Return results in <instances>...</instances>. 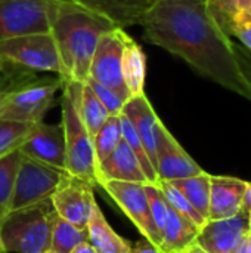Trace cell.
Masks as SVG:
<instances>
[{
	"label": "cell",
	"mask_w": 251,
	"mask_h": 253,
	"mask_svg": "<svg viewBox=\"0 0 251 253\" xmlns=\"http://www.w3.org/2000/svg\"><path fill=\"white\" fill-rule=\"evenodd\" d=\"M146 42L182 58L200 76L251 101V84L234 40L219 27L209 0H157L141 22Z\"/></svg>",
	"instance_id": "1"
},
{
	"label": "cell",
	"mask_w": 251,
	"mask_h": 253,
	"mask_svg": "<svg viewBox=\"0 0 251 253\" xmlns=\"http://www.w3.org/2000/svg\"><path fill=\"white\" fill-rule=\"evenodd\" d=\"M49 25L62 65V80L80 83L89 77L101 37L118 28L107 18L68 0H53Z\"/></svg>",
	"instance_id": "2"
},
{
	"label": "cell",
	"mask_w": 251,
	"mask_h": 253,
	"mask_svg": "<svg viewBox=\"0 0 251 253\" xmlns=\"http://www.w3.org/2000/svg\"><path fill=\"white\" fill-rule=\"evenodd\" d=\"M81 87L83 83L80 82H64L62 84L61 125L65 135L67 172L72 176L89 181L98 188V165L95 159L93 141L78 114V98Z\"/></svg>",
	"instance_id": "3"
},
{
	"label": "cell",
	"mask_w": 251,
	"mask_h": 253,
	"mask_svg": "<svg viewBox=\"0 0 251 253\" xmlns=\"http://www.w3.org/2000/svg\"><path fill=\"white\" fill-rule=\"evenodd\" d=\"M52 200L10 211L0 227V245L6 253H46L50 251Z\"/></svg>",
	"instance_id": "4"
},
{
	"label": "cell",
	"mask_w": 251,
	"mask_h": 253,
	"mask_svg": "<svg viewBox=\"0 0 251 253\" xmlns=\"http://www.w3.org/2000/svg\"><path fill=\"white\" fill-rule=\"evenodd\" d=\"M0 58L6 64L22 67L34 73H55L62 79V65L50 31L30 33L1 40Z\"/></svg>",
	"instance_id": "5"
},
{
	"label": "cell",
	"mask_w": 251,
	"mask_h": 253,
	"mask_svg": "<svg viewBox=\"0 0 251 253\" xmlns=\"http://www.w3.org/2000/svg\"><path fill=\"white\" fill-rule=\"evenodd\" d=\"M67 175V170L47 166L21 153L15 178L12 211L52 199L53 193L58 190Z\"/></svg>",
	"instance_id": "6"
},
{
	"label": "cell",
	"mask_w": 251,
	"mask_h": 253,
	"mask_svg": "<svg viewBox=\"0 0 251 253\" xmlns=\"http://www.w3.org/2000/svg\"><path fill=\"white\" fill-rule=\"evenodd\" d=\"M61 77H37L19 89L0 110V120H13L24 123L43 122L44 114L53 104L56 92L62 87Z\"/></svg>",
	"instance_id": "7"
},
{
	"label": "cell",
	"mask_w": 251,
	"mask_h": 253,
	"mask_svg": "<svg viewBox=\"0 0 251 253\" xmlns=\"http://www.w3.org/2000/svg\"><path fill=\"white\" fill-rule=\"evenodd\" d=\"M99 188H102L115 202V205L135 224V227L143 236V239H146L158 249H161V237L151 216L145 184L124 182V181H104L99 184Z\"/></svg>",
	"instance_id": "8"
},
{
	"label": "cell",
	"mask_w": 251,
	"mask_h": 253,
	"mask_svg": "<svg viewBox=\"0 0 251 253\" xmlns=\"http://www.w3.org/2000/svg\"><path fill=\"white\" fill-rule=\"evenodd\" d=\"M53 0H0V42L30 33H49Z\"/></svg>",
	"instance_id": "9"
},
{
	"label": "cell",
	"mask_w": 251,
	"mask_h": 253,
	"mask_svg": "<svg viewBox=\"0 0 251 253\" xmlns=\"http://www.w3.org/2000/svg\"><path fill=\"white\" fill-rule=\"evenodd\" d=\"M127 34L123 28H114L105 33L92 56L89 67V77L105 87L112 89L126 99H130V95L126 89L121 71L123 49Z\"/></svg>",
	"instance_id": "10"
},
{
	"label": "cell",
	"mask_w": 251,
	"mask_h": 253,
	"mask_svg": "<svg viewBox=\"0 0 251 253\" xmlns=\"http://www.w3.org/2000/svg\"><path fill=\"white\" fill-rule=\"evenodd\" d=\"M95 188L89 181L68 173L50 199L56 213L72 225L87 230L92 209L96 203Z\"/></svg>",
	"instance_id": "11"
},
{
	"label": "cell",
	"mask_w": 251,
	"mask_h": 253,
	"mask_svg": "<svg viewBox=\"0 0 251 253\" xmlns=\"http://www.w3.org/2000/svg\"><path fill=\"white\" fill-rule=\"evenodd\" d=\"M250 230V215L244 211L231 218L209 219L200 228L194 246L204 253H234Z\"/></svg>",
	"instance_id": "12"
},
{
	"label": "cell",
	"mask_w": 251,
	"mask_h": 253,
	"mask_svg": "<svg viewBox=\"0 0 251 253\" xmlns=\"http://www.w3.org/2000/svg\"><path fill=\"white\" fill-rule=\"evenodd\" d=\"M155 172L160 181H175L189 178L203 172L197 162L182 148L163 122L157 127Z\"/></svg>",
	"instance_id": "13"
},
{
	"label": "cell",
	"mask_w": 251,
	"mask_h": 253,
	"mask_svg": "<svg viewBox=\"0 0 251 253\" xmlns=\"http://www.w3.org/2000/svg\"><path fill=\"white\" fill-rule=\"evenodd\" d=\"M19 151L40 163L67 170V150L62 125H47L38 122L33 126L28 138L19 147Z\"/></svg>",
	"instance_id": "14"
},
{
	"label": "cell",
	"mask_w": 251,
	"mask_h": 253,
	"mask_svg": "<svg viewBox=\"0 0 251 253\" xmlns=\"http://www.w3.org/2000/svg\"><path fill=\"white\" fill-rule=\"evenodd\" d=\"M111 21L118 28L138 25L157 0H68Z\"/></svg>",
	"instance_id": "15"
},
{
	"label": "cell",
	"mask_w": 251,
	"mask_h": 253,
	"mask_svg": "<svg viewBox=\"0 0 251 253\" xmlns=\"http://www.w3.org/2000/svg\"><path fill=\"white\" fill-rule=\"evenodd\" d=\"M246 187L247 181L232 176L212 175L209 219H225L237 215L243 206V196Z\"/></svg>",
	"instance_id": "16"
},
{
	"label": "cell",
	"mask_w": 251,
	"mask_h": 253,
	"mask_svg": "<svg viewBox=\"0 0 251 253\" xmlns=\"http://www.w3.org/2000/svg\"><path fill=\"white\" fill-rule=\"evenodd\" d=\"M104 181H124L148 184L143 169L124 139L98 166V185Z\"/></svg>",
	"instance_id": "17"
},
{
	"label": "cell",
	"mask_w": 251,
	"mask_h": 253,
	"mask_svg": "<svg viewBox=\"0 0 251 253\" xmlns=\"http://www.w3.org/2000/svg\"><path fill=\"white\" fill-rule=\"evenodd\" d=\"M123 113L132 120L135 125L141 141L143 144V148L155 169V151H157V127L161 122L157 116L152 104L146 98L145 93H141L138 96H133L127 99Z\"/></svg>",
	"instance_id": "18"
},
{
	"label": "cell",
	"mask_w": 251,
	"mask_h": 253,
	"mask_svg": "<svg viewBox=\"0 0 251 253\" xmlns=\"http://www.w3.org/2000/svg\"><path fill=\"white\" fill-rule=\"evenodd\" d=\"M200 227L169 206L166 227L161 234V252L185 253L195 245Z\"/></svg>",
	"instance_id": "19"
},
{
	"label": "cell",
	"mask_w": 251,
	"mask_h": 253,
	"mask_svg": "<svg viewBox=\"0 0 251 253\" xmlns=\"http://www.w3.org/2000/svg\"><path fill=\"white\" fill-rule=\"evenodd\" d=\"M89 243L98 253H129L132 243L117 234L105 219L101 208L95 203L87 224Z\"/></svg>",
	"instance_id": "20"
},
{
	"label": "cell",
	"mask_w": 251,
	"mask_h": 253,
	"mask_svg": "<svg viewBox=\"0 0 251 253\" xmlns=\"http://www.w3.org/2000/svg\"><path fill=\"white\" fill-rule=\"evenodd\" d=\"M121 71L126 89L130 98L145 93V77H146V58L142 47L127 36L123 59H121Z\"/></svg>",
	"instance_id": "21"
},
{
	"label": "cell",
	"mask_w": 251,
	"mask_h": 253,
	"mask_svg": "<svg viewBox=\"0 0 251 253\" xmlns=\"http://www.w3.org/2000/svg\"><path fill=\"white\" fill-rule=\"evenodd\" d=\"M209 9L226 34L234 28L251 25V0H209Z\"/></svg>",
	"instance_id": "22"
},
{
	"label": "cell",
	"mask_w": 251,
	"mask_h": 253,
	"mask_svg": "<svg viewBox=\"0 0 251 253\" xmlns=\"http://www.w3.org/2000/svg\"><path fill=\"white\" fill-rule=\"evenodd\" d=\"M210 178L207 172L198 175L169 181L176 190H179L186 200L194 206V209L207 221L209 219V205H210Z\"/></svg>",
	"instance_id": "23"
},
{
	"label": "cell",
	"mask_w": 251,
	"mask_h": 253,
	"mask_svg": "<svg viewBox=\"0 0 251 253\" xmlns=\"http://www.w3.org/2000/svg\"><path fill=\"white\" fill-rule=\"evenodd\" d=\"M78 114L89 132V135L93 136L98 133V130L104 126V123L108 120L109 113L107 111V108L102 105V102L98 99V96L95 95V92L90 89V86L84 82L81 92H80V98H78Z\"/></svg>",
	"instance_id": "24"
},
{
	"label": "cell",
	"mask_w": 251,
	"mask_h": 253,
	"mask_svg": "<svg viewBox=\"0 0 251 253\" xmlns=\"http://www.w3.org/2000/svg\"><path fill=\"white\" fill-rule=\"evenodd\" d=\"M21 160V151L15 150L0 159V227L12 211L16 170ZM1 246V245H0Z\"/></svg>",
	"instance_id": "25"
},
{
	"label": "cell",
	"mask_w": 251,
	"mask_h": 253,
	"mask_svg": "<svg viewBox=\"0 0 251 253\" xmlns=\"http://www.w3.org/2000/svg\"><path fill=\"white\" fill-rule=\"evenodd\" d=\"M89 242L87 230L78 228L61 218L58 213L52 221V242L50 251L56 253H70L75 246Z\"/></svg>",
	"instance_id": "26"
},
{
	"label": "cell",
	"mask_w": 251,
	"mask_h": 253,
	"mask_svg": "<svg viewBox=\"0 0 251 253\" xmlns=\"http://www.w3.org/2000/svg\"><path fill=\"white\" fill-rule=\"evenodd\" d=\"M121 139H123V130H121L120 116H109L108 120L104 123V126L93 136V150H95V159L98 166L115 150V147L121 142Z\"/></svg>",
	"instance_id": "27"
},
{
	"label": "cell",
	"mask_w": 251,
	"mask_h": 253,
	"mask_svg": "<svg viewBox=\"0 0 251 253\" xmlns=\"http://www.w3.org/2000/svg\"><path fill=\"white\" fill-rule=\"evenodd\" d=\"M120 120H121V130H123V139L126 141V144L132 148V151L136 154L142 169H143V173L148 179L149 184H158V176H157V172L143 148V144L141 141V136L135 127V125L132 123V120L124 114L121 113L120 114Z\"/></svg>",
	"instance_id": "28"
},
{
	"label": "cell",
	"mask_w": 251,
	"mask_h": 253,
	"mask_svg": "<svg viewBox=\"0 0 251 253\" xmlns=\"http://www.w3.org/2000/svg\"><path fill=\"white\" fill-rule=\"evenodd\" d=\"M37 77L38 76L34 71L12 64H6V70L0 76V110L19 89H22Z\"/></svg>",
	"instance_id": "29"
},
{
	"label": "cell",
	"mask_w": 251,
	"mask_h": 253,
	"mask_svg": "<svg viewBox=\"0 0 251 253\" xmlns=\"http://www.w3.org/2000/svg\"><path fill=\"white\" fill-rule=\"evenodd\" d=\"M33 126V123L0 120V159L15 150H19L28 138Z\"/></svg>",
	"instance_id": "30"
},
{
	"label": "cell",
	"mask_w": 251,
	"mask_h": 253,
	"mask_svg": "<svg viewBox=\"0 0 251 253\" xmlns=\"http://www.w3.org/2000/svg\"><path fill=\"white\" fill-rule=\"evenodd\" d=\"M158 187H160V190H161V193H163V196L167 200V203H169L170 208H173L176 212H179L180 215H183L188 219H191L200 228L206 224V219L194 209V206L186 200V197L179 190H176L170 182L160 181L158 182Z\"/></svg>",
	"instance_id": "31"
},
{
	"label": "cell",
	"mask_w": 251,
	"mask_h": 253,
	"mask_svg": "<svg viewBox=\"0 0 251 253\" xmlns=\"http://www.w3.org/2000/svg\"><path fill=\"white\" fill-rule=\"evenodd\" d=\"M145 191L148 196V202H149V209H151V216L152 221L155 224V228L161 237L163 230L166 227V221H167V215H169V203L164 199L158 184H145Z\"/></svg>",
	"instance_id": "32"
},
{
	"label": "cell",
	"mask_w": 251,
	"mask_h": 253,
	"mask_svg": "<svg viewBox=\"0 0 251 253\" xmlns=\"http://www.w3.org/2000/svg\"><path fill=\"white\" fill-rule=\"evenodd\" d=\"M86 83L95 92V95L98 96V99L102 102V105L109 113V116H120L123 113V108H124L126 102H127L126 98H123L121 95H118L112 89L105 87V86H102L101 83H98V82H95L92 79H87Z\"/></svg>",
	"instance_id": "33"
},
{
	"label": "cell",
	"mask_w": 251,
	"mask_h": 253,
	"mask_svg": "<svg viewBox=\"0 0 251 253\" xmlns=\"http://www.w3.org/2000/svg\"><path fill=\"white\" fill-rule=\"evenodd\" d=\"M228 36L238 43L240 46H243L244 49H247L251 52V25H244V27H238L234 28L228 33Z\"/></svg>",
	"instance_id": "34"
},
{
	"label": "cell",
	"mask_w": 251,
	"mask_h": 253,
	"mask_svg": "<svg viewBox=\"0 0 251 253\" xmlns=\"http://www.w3.org/2000/svg\"><path fill=\"white\" fill-rule=\"evenodd\" d=\"M234 47H235V53L238 56L240 65L243 68V73H244L246 79L249 80V83L251 84V52H249L247 49H244L243 46H240L235 42H234Z\"/></svg>",
	"instance_id": "35"
},
{
	"label": "cell",
	"mask_w": 251,
	"mask_h": 253,
	"mask_svg": "<svg viewBox=\"0 0 251 253\" xmlns=\"http://www.w3.org/2000/svg\"><path fill=\"white\" fill-rule=\"evenodd\" d=\"M129 253H163V252H161V249H158L155 245H152L151 242H148L146 239H143V240L136 242L135 245H132Z\"/></svg>",
	"instance_id": "36"
},
{
	"label": "cell",
	"mask_w": 251,
	"mask_h": 253,
	"mask_svg": "<svg viewBox=\"0 0 251 253\" xmlns=\"http://www.w3.org/2000/svg\"><path fill=\"white\" fill-rule=\"evenodd\" d=\"M241 211L247 212L249 215L251 213V182H247V187H246V191H244V196H243Z\"/></svg>",
	"instance_id": "37"
},
{
	"label": "cell",
	"mask_w": 251,
	"mask_h": 253,
	"mask_svg": "<svg viewBox=\"0 0 251 253\" xmlns=\"http://www.w3.org/2000/svg\"><path fill=\"white\" fill-rule=\"evenodd\" d=\"M70 253H98L96 252V249L89 243V242H84V243H81V245H78V246H75L72 251Z\"/></svg>",
	"instance_id": "38"
},
{
	"label": "cell",
	"mask_w": 251,
	"mask_h": 253,
	"mask_svg": "<svg viewBox=\"0 0 251 253\" xmlns=\"http://www.w3.org/2000/svg\"><path fill=\"white\" fill-rule=\"evenodd\" d=\"M234 253H250L249 252V246H247V239H246V240H244V242H243V243L235 249V252Z\"/></svg>",
	"instance_id": "39"
},
{
	"label": "cell",
	"mask_w": 251,
	"mask_h": 253,
	"mask_svg": "<svg viewBox=\"0 0 251 253\" xmlns=\"http://www.w3.org/2000/svg\"><path fill=\"white\" fill-rule=\"evenodd\" d=\"M4 70H6V62L0 58V76L4 73Z\"/></svg>",
	"instance_id": "40"
},
{
	"label": "cell",
	"mask_w": 251,
	"mask_h": 253,
	"mask_svg": "<svg viewBox=\"0 0 251 253\" xmlns=\"http://www.w3.org/2000/svg\"><path fill=\"white\" fill-rule=\"evenodd\" d=\"M185 253H204V252H203V251H200V249H198L197 246H192V248H191L189 251H186Z\"/></svg>",
	"instance_id": "41"
},
{
	"label": "cell",
	"mask_w": 251,
	"mask_h": 253,
	"mask_svg": "<svg viewBox=\"0 0 251 253\" xmlns=\"http://www.w3.org/2000/svg\"><path fill=\"white\" fill-rule=\"evenodd\" d=\"M247 246H249V252L251 253V230L250 233H249V236H247Z\"/></svg>",
	"instance_id": "42"
},
{
	"label": "cell",
	"mask_w": 251,
	"mask_h": 253,
	"mask_svg": "<svg viewBox=\"0 0 251 253\" xmlns=\"http://www.w3.org/2000/svg\"><path fill=\"white\" fill-rule=\"evenodd\" d=\"M0 253H6L4 251H3V248H1V246H0Z\"/></svg>",
	"instance_id": "43"
},
{
	"label": "cell",
	"mask_w": 251,
	"mask_h": 253,
	"mask_svg": "<svg viewBox=\"0 0 251 253\" xmlns=\"http://www.w3.org/2000/svg\"><path fill=\"white\" fill-rule=\"evenodd\" d=\"M46 253H56V252H53V251H47Z\"/></svg>",
	"instance_id": "44"
},
{
	"label": "cell",
	"mask_w": 251,
	"mask_h": 253,
	"mask_svg": "<svg viewBox=\"0 0 251 253\" xmlns=\"http://www.w3.org/2000/svg\"><path fill=\"white\" fill-rule=\"evenodd\" d=\"M250 227H251V213H250Z\"/></svg>",
	"instance_id": "45"
}]
</instances>
